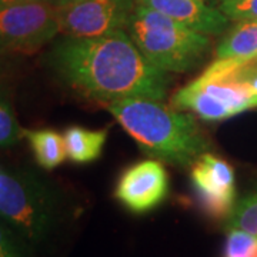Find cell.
I'll return each mask as SVG.
<instances>
[{
  "mask_svg": "<svg viewBox=\"0 0 257 257\" xmlns=\"http://www.w3.org/2000/svg\"><path fill=\"white\" fill-rule=\"evenodd\" d=\"M46 63L69 89L107 104L127 97L162 100L169 89L167 72L150 63L124 30L64 36L50 49Z\"/></svg>",
  "mask_w": 257,
  "mask_h": 257,
  "instance_id": "obj_1",
  "label": "cell"
},
{
  "mask_svg": "<svg viewBox=\"0 0 257 257\" xmlns=\"http://www.w3.org/2000/svg\"><path fill=\"white\" fill-rule=\"evenodd\" d=\"M159 101L127 97L111 101L107 109L149 156L180 167L193 166L209 152V140L193 114Z\"/></svg>",
  "mask_w": 257,
  "mask_h": 257,
  "instance_id": "obj_2",
  "label": "cell"
},
{
  "mask_svg": "<svg viewBox=\"0 0 257 257\" xmlns=\"http://www.w3.org/2000/svg\"><path fill=\"white\" fill-rule=\"evenodd\" d=\"M0 219L28 247H39L59 224V196L33 172L0 169Z\"/></svg>",
  "mask_w": 257,
  "mask_h": 257,
  "instance_id": "obj_3",
  "label": "cell"
},
{
  "mask_svg": "<svg viewBox=\"0 0 257 257\" xmlns=\"http://www.w3.org/2000/svg\"><path fill=\"white\" fill-rule=\"evenodd\" d=\"M128 36L157 69L183 73L202 63L210 39L172 18L139 5L128 22Z\"/></svg>",
  "mask_w": 257,
  "mask_h": 257,
  "instance_id": "obj_4",
  "label": "cell"
},
{
  "mask_svg": "<svg viewBox=\"0 0 257 257\" xmlns=\"http://www.w3.org/2000/svg\"><path fill=\"white\" fill-rule=\"evenodd\" d=\"M57 33L55 3L30 2L0 6V56L33 53Z\"/></svg>",
  "mask_w": 257,
  "mask_h": 257,
  "instance_id": "obj_5",
  "label": "cell"
},
{
  "mask_svg": "<svg viewBox=\"0 0 257 257\" xmlns=\"http://www.w3.org/2000/svg\"><path fill=\"white\" fill-rule=\"evenodd\" d=\"M135 0H79L57 6L59 33L67 37H100L124 30Z\"/></svg>",
  "mask_w": 257,
  "mask_h": 257,
  "instance_id": "obj_6",
  "label": "cell"
},
{
  "mask_svg": "<svg viewBox=\"0 0 257 257\" xmlns=\"http://www.w3.org/2000/svg\"><path fill=\"white\" fill-rule=\"evenodd\" d=\"M190 179L203 210L213 219H227L236 206L233 167L207 152L192 166Z\"/></svg>",
  "mask_w": 257,
  "mask_h": 257,
  "instance_id": "obj_7",
  "label": "cell"
},
{
  "mask_svg": "<svg viewBox=\"0 0 257 257\" xmlns=\"http://www.w3.org/2000/svg\"><path fill=\"white\" fill-rule=\"evenodd\" d=\"M169 193V177L163 165L149 159L127 167L116 184L114 196L128 211L143 214L155 210Z\"/></svg>",
  "mask_w": 257,
  "mask_h": 257,
  "instance_id": "obj_8",
  "label": "cell"
},
{
  "mask_svg": "<svg viewBox=\"0 0 257 257\" xmlns=\"http://www.w3.org/2000/svg\"><path fill=\"white\" fill-rule=\"evenodd\" d=\"M139 5L155 9L187 28L204 35H220L229 26V19L204 0H139Z\"/></svg>",
  "mask_w": 257,
  "mask_h": 257,
  "instance_id": "obj_9",
  "label": "cell"
},
{
  "mask_svg": "<svg viewBox=\"0 0 257 257\" xmlns=\"http://www.w3.org/2000/svg\"><path fill=\"white\" fill-rule=\"evenodd\" d=\"M214 60L243 64L257 60V20L239 22L216 47Z\"/></svg>",
  "mask_w": 257,
  "mask_h": 257,
  "instance_id": "obj_10",
  "label": "cell"
},
{
  "mask_svg": "<svg viewBox=\"0 0 257 257\" xmlns=\"http://www.w3.org/2000/svg\"><path fill=\"white\" fill-rule=\"evenodd\" d=\"M172 107L177 110H190L196 113L200 119L209 121L229 119L234 116L233 110L224 103L207 94L193 82L175 93L172 99Z\"/></svg>",
  "mask_w": 257,
  "mask_h": 257,
  "instance_id": "obj_11",
  "label": "cell"
},
{
  "mask_svg": "<svg viewBox=\"0 0 257 257\" xmlns=\"http://www.w3.org/2000/svg\"><path fill=\"white\" fill-rule=\"evenodd\" d=\"M63 138L67 159L73 163L84 165L100 157L107 139V132L70 126L64 130Z\"/></svg>",
  "mask_w": 257,
  "mask_h": 257,
  "instance_id": "obj_12",
  "label": "cell"
},
{
  "mask_svg": "<svg viewBox=\"0 0 257 257\" xmlns=\"http://www.w3.org/2000/svg\"><path fill=\"white\" fill-rule=\"evenodd\" d=\"M23 136L30 145L37 165L53 170L66 160L64 138L52 128H23Z\"/></svg>",
  "mask_w": 257,
  "mask_h": 257,
  "instance_id": "obj_13",
  "label": "cell"
},
{
  "mask_svg": "<svg viewBox=\"0 0 257 257\" xmlns=\"http://www.w3.org/2000/svg\"><path fill=\"white\" fill-rule=\"evenodd\" d=\"M227 229L244 230L257 239V189L236 203L227 217Z\"/></svg>",
  "mask_w": 257,
  "mask_h": 257,
  "instance_id": "obj_14",
  "label": "cell"
},
{
  "mask_svg": "<svg viewBox=\"0 0 257 257\" xmlns=\"http://www.w3.org/2000/svg\"><path fill=\"white\" fill-rule=\"evenodd\" d=\"M23 136L16 114L10 101L0 94V147H12L19 143Z\"/></svg>",
  "mask_w": 257,
  "mask_h": 257,
  "instance_id": "obj_15",
  "label": "cell"
},
{
  "mask_svg": "<svg viewBox=\"0 0 257 257\" xmlns=\"http://www.w3.org/2000/svg\"><path fill=\"white\" fill-rule=\"evenodd\" d=\"M223 257H257V239L244 230L227 229Z\"/></svg>",
  "mask_w": 257,
  "mask_h": 257,
  "instance_id": "obj_16",
  "label": "cell"
},
{
  "mask_svg": "<svg viewBox=\"0 0 257 257\" xmlns=\"http://www.w3.org/2000/svg\"><path fill=\"white\" fill-rule=\"evenodd\" d=\"M216 8L229 20H257V0H216Z\"/></svg>",
  "mask_w": 257,
  "mask_h": 257,
  "instance_id": "obj_17",
  "label": "cell"
},
{
  "mask_svg": "<svg viewBox=\"0 0 257 257\" xmlns=\"http://www.w3.org/2000/svg\"><path fill=\"white\" fill-rule=\"evenodd\" d=\"M30 247L0 219V257H30Z\"/></svg>",
  "mask_w": 257,
  "mask_h": 257,
  "instance_id": "obj_18",
  "label": "cell"
},
{
  "mask_svg": "<svg viewBox=\"0 0 257 257\" xmlns=\"http://www.w3.org/2000/svg\"><path fill=\"white\" fill-rule=\"evenodd\" d=\"M231 73L234 74L237 79L243 80V82L247 84L248 89L251 90V93H253V96H254V99L257 101V70L253 69L251 62L236 66L231 70Z\"/></svg>",
  "mask_w": 257,
  "mask_h": 257,
  "instance_id": "obj_19",
  "label": "cell"
},
{
  "mask_svg": "<svg viewBox=\"0 0 257 257\" xmlns=\"http://www.w3.org/2000/svg\"><path fill=\"white\" fill-rule=\"evenodd\" d=\"M30 2H47L55 3L56 0H0V6H9V5H18V3H30Z\"/></svg>",
  "mask_w": 257,
  "mask_h": 257,
  "instance_id": "obj_20",
  "label": "cell"
},
{
  "mask_svg": "<svg viewBox=\"0 0 257 257\" xmlns=\"http://www.w3.org/2000/svg\"><path fill=\"white\" fill-rule=\"evenodd\" d=\"M74 2H79V0H56V6H66V5H70Z\"/></svg>",
  "mask_w": 257,
  "mask_h": 257,
  "instance_id": "obj_21",
  "label": "cell"
}]
</instances>
